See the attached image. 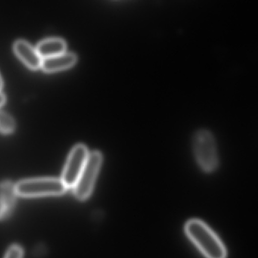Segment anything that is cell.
I'll return each instance as SVG.
<instances>
[{"instance_id": "6da1fadb", "label": "cell", "mask_w": 258, "mask_h": 258, "mask_svg": "<svg viewBox=\"0 0 258 258\" xmlns=\"http://www.w3.org/2000/svg\"><path fill=\"white\" fill-rule=\"evenodd\" d=\"M185 233L206 258H226V249L217 234L204 222L192 219L185 226Z\"/></svg>"}, {"instance_id": "7a4b0ae2", "label": "cell", "mask_w": 258, "mask_h": 258, "mask_svg": "<svg viewBox=\"0 0 258 258\" xmlns=\"http://www.w3.org/2000/svg\"><path fill=\"white\" fill-rule=\"evenodd\" d=\"M193 152L196 161L206 173L214 171L218 167L217 145L214 136L208 130H199L193 136Z\"/></svg>"}, {"instance_id": "3957f363", "label": "cell", "mask_w": 258, "mask_h": 258, "mask_svg": "<svg viewBox=\"0 0 258 258\" xmlns=\"http://www.w3.org/2000/svg\"><path fill=\"white\" fill-rule=\"evenodd\" d=\"M15 187L18 196L24 198L61 196L68 189L61 179L58 178L25 179L18 182Z\"/></svg>"}, {"instance_id": "277c9868", "label": "cell", "mask_w": 258, "mask_h": 258, "mask_svg": "<svg viewBox=\"0 0 258 258\" xmlns=\"http://www.w3.org/2000/svg\"><path fill=\"white\" fill-rule=\"evenodd\" d=\"M102 160L103 157L99 151H93L89 154L85 166L73 188L77 199L84 201L90 197L102 166Z\"/></svg>"}, {"instance_id": "5b68a950", "label": "cell", "mask_w": 258, "mask_h": 258, "mask_svg": "<svg viewBox=\"0 0 258 258\" xmlns=\"http://www.w3.org/2000/svg\"><path fill=\"white\" fill-rule=\"evenodd\" d=\"M89 154L90 152L88 149L84 144L76 145L71 151L61 179L67 188H73L78 182V178L87 162Z\"/></svg>"}, {"instance_id": "8992f818", "label": "cell", "mask_w": 258, "mask_h": 258, "mask_svg": "<svg viewBox=\"0 0 258 258\" xmlns=\"http://www.w3.org/2000/svg\"><path fill=\"white\" fill-rule=\"evenodd\" d=\"M15 53L28 66L29 69L37 70L40 69L43 58H41L36 48L31 46L27 40H16L13 45Z\"/></svg>"}, {"instance_id": "52a82bcc", "label": "cell", "mask_w": 258, "mask_h": 258, "mask_svg": "<svg viewBox=\"0 0 258 258\" xmlns=\"http://www.w3.org/2000/svg\"><path fill=\"white\" fill-rule=\"evenodd\" d=\"M78 61V56L74 52H64L60 55L43 58L41 69L45 72L52 73L70 69Z\"/></svg>"}, {"instance_id": "ba28073f", "label": "cell", "mask_w": 258, "mask_h": 258, "mask_svg": "<svg viewBox=\"0 0 258 258\" xmlns=\"http://www.w3.org/2000/svg\"><path fill=\"white\" fill-rule=\"evenodd\" d=\"M16 196V187L11 182L0 183V219L5 218L12 212Z\"/></svg>"}, {"instance_id": "9c48e42d", "label": "cell", "mask_w": 258, "mask_h": 258, "mask_svg": "<svg viewBox=\"0 0 258 258\" xmlns=\"http://www.w3.org/2000/svg\"><path fill=\"white\" fill-rule=\"evenodd\" d=\"M66 49V42L63 39L58 37L45 39L40 41L36 47L37 52L43 59L64 53Z\"/></svg>"}, {"instance_id": "30bf717a", "label": "cell", "mask_w": 258, "mask_h": 258, "mask_svg": "<svg viewBox=\"0 0 258 258\" xmlns=\"http://www.w3.org/2000/svg\"><path fill=\"white\" fill-rule=\"evenodd\" d=\"M16 129V123L15 119L8 113L0 110V133L10 134L14 132Z\"/></svg>"}, {"instance_id": "8fae6325", "label": "cell", "mask_w": 258, "mask_h": 258, "mask_svg": "<svg viewBox=\"0 0 258 258\" xmlns=\"http://www.w3.org/2000/svg\"><path fill=\"white\" fill-rule=\"evenodd\" d=\"M23 249L20 245L13 244L9 248L5 258H23Z\"/></svg>"}, {"instance_id": "7c38bea8", "label": "cell", "mask_w": 258, "mask_h": 258, "mask_svg": "<svg viewBox=\"0 0 258 258\" xmlns=\"http://www.w3.org/2000/svg\"><path fill=\"white\" fill-rule=\"evenodd\" d=\"M6 101H7V96L3 92L0 91V107L6 103Z\"/></svg>"}, {"instance_id": "4fadbf2b", "label": "cell", "mask_w": 258, "mask_h": 258, "mask_svg": "<svg viewBox=\"0 0 258 258\" xmlns=\"http://www.w3.org/2000/svg\"><path fill=\"white\" fill-rule=\"evenodd\" d=\"M3 87H4V81H3L2 77L0 75V91L2 90Z\"/></svg>"}]
</instances>
